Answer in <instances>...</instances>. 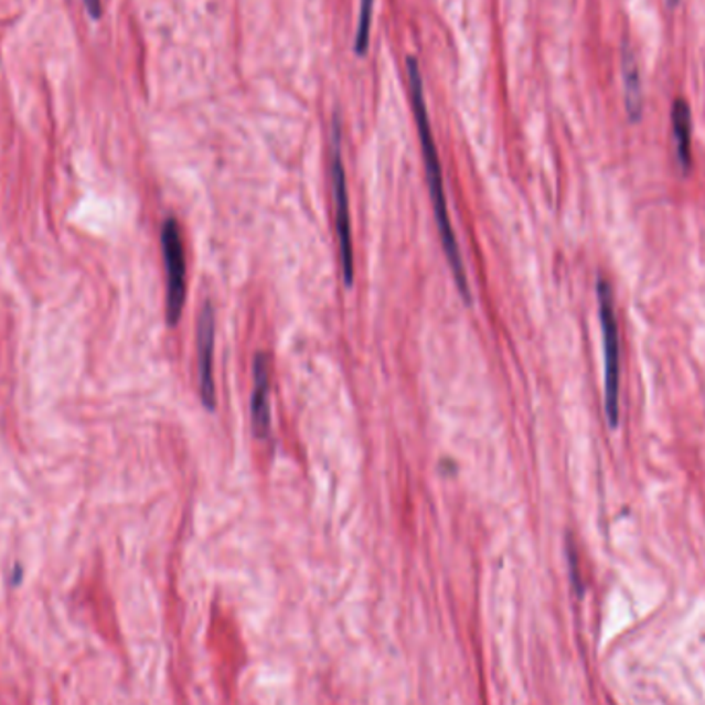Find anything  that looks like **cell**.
Wrapping results in <instances>:
<instances>
[{"mask_svg": "<svg viewBox=\"0 0 705 705\" xmlns=\"http://www.w3.org/2000/svg\"><path fill=\"white\" fill-rule=\"evenodd\" d=\"M407 73L410 106H413L417 132H419L425 175H427V186H429L431 206H434V215H436L439 239H441L448 265H450V270H452L456 287H458L462 299L470 303L472 298H470L469 275H467V267H464L462 254H460L458 242H456L452 220H450V213H448V199H446V190H444V173H441V163H439L438 147H436V139H434L429 116H427V106H425L421 71H419V64L415 63V58H408Z\"/></svg>", "mask_w": 705, "mask_h": 705, "instance_id": "obj_1", "label": "cell"}, {"mask_svg": "<svg viewBox=\"0 0 705 705\" xmlns=\"http://www.w3.org/2000/svg\"><path fill=\"white\" fill-rule=\"evenodd\" d=\"M598 316L602 330V357H605V410L611 427L619 424V386H621V355H619V327L612 303V289L602 277L596 281Z\"/></svg>", "mask_w": 705, "mask_h": 705, "instance_id": "obj_2", "label": "cell"}, {"mask_svg": "<svg viewBox=\"0 0 705 705\" xmlns=\"http://www.w3.org/2000/svg\"><path fill=\"white\" fill-rule=\"evenodd\" d=\"M161 252L165 265V318L170 327H175L189 298V273L184 239L173 217H168L161 225Z\"/></svg>", "mask_w": 705, "mask_h": 705, "instance_id": "obj_3", "label": "cell"}, {"mask_svg": "<svg viewBox=\"0 0 705 705\" xmlns=\"http://www.w3.org/2000/svg\"><path fill=\"white\" fill-rule=\"evenodd\" d=\"M330 180H332V199H334V217H337V242L339 256L346 287L355 281V258H353V229H351V206L346 190L345 165L341 157V128L339 122L332 126V145H330Z\"/></svg>", "mask_w": 705, "mask_h": 705, "instance_id": "obj_4", "label": "cell"}, {"mask_svg": "<svg viewBox=\"0 0 705 705\" xmlns=\"http://www.w3.org/2000/svg\"><path fill=\"white\" fill-rule=\"evenodd\" d=\"M213 353H215V310L206 301L196 324V365H199V392L206 410L217 408V391L213 376Z\"/></svg>", "mask_w": 705, "mask_h": 705, "instance_id": "obj_5", "label": "cell"}, {"mask_svg": "<svg viewBox=\"0 0 705 705\" xmlns=\"http://www.w3.org/2000/svg\"><path fill=\"white\" fill-rule=\"evenodd\" d=\"M252 388L250 413L254 434L260 439L268 438L270 434V355L260 351L252 361Z\"/></svg>", "mask_w": 705, "mask_h": 705, "instance_id": "obj_6", "label": "cell"}, {"mask_svg": "<svg viewBox=\"0 0 705 705\" xmlns=\"http://www.w3.org/2000/svg\"><path fill=\"white\" fill-rule=\"evenodd\" d=\"M623 89H626V106L629 118L635 122L640 120L643 110L642 75L631 47H623Z\"/></svg>", "mask_w": 705, "mask_h": 705, "instance_id": "obj_7", "label": "cell"}, {"mask_svg": "<svg viewBox=\"0 0 705 705\" xmlns=\"http://www.w3.org/2000/svg\"><path fill=\"white\" fill-rule=\"evenodd\" d=\"M671 122H673L674 145L676 157L683 170H690L691 165V110L687 102L676 99L671 108Z\"/></svg>", "mask_w": 705, "mask_h": 705, "instance_id": "obj_8", "label": "cell"}, {"mask_svg": "<svg viewBox=\"0 0 705 705\" xmlns=\"http://www.w3.org/2000/svg\"><path fill=\"white\" fill-rule=\"evenodd\" d=\"M372 13H374V0H361L360 23H357V33H355V52L360 56H363L370 46Z\"/></svg>", "mask_w": 705, "mask_h": 705, "instance_id": "obj_9", "label": "cell"}, {"mask_svg": "<svg viewBox=\"0 0 705 705\" xmlns=\"http://www.w3.org/2000/svg\"><path fill=\"white\" fill-rule=\"evenodd\" d=\"M83 4H85V9H87V13L92 15V19H95V21L102 19V13H104L102 0H83Z\"/></svg>", "mask_w": 705, "mask_h": 705, "instance_id": "obj_10", "label": "cell"}, {"mask_svg": "<svg viewBox=\"0 0 705 705\" xmlns=\"http://www.w3.org/2000/svg\"><path fill=\"white\" fill-rule=\"evenodd\" d=\"M676 2H679V0H669V4H671V7H673V4H676Z\"/></svg>", "mask_w": 705, "mask_h": 705, "instance_id": "obj_11", "label": "cell"}]
</instances>
